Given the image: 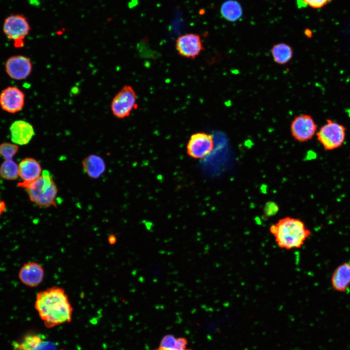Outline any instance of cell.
Masks as SVG:
<instances>
[{
    "label": "cell",
    "instance_id": "obj_1",
    "mask_svg": "<svg viewBox=\"0 0 350 350\" xmlns=\"http://www.w3.org/2000/svg\"><path fill=\"white\" fill-rule=\"evenodd\" d=\"M35 308L47 328L71 321L73 308L61 287L53 286L38 292Z\"/></svg>",
    "mask_w": 350,
    "mask_h": 350
},
{
    "label": "cell",
    "instance_id": "obj_2",
    "mask_svg": "<svg viewBox=\"0 0 350 350\" xmlns=\"http://www.w3.org/2000/svg\"><path fill=\"white\" fill-rule=\"evenodd\" d=\"M269 230L277 245L286 250L301 247L311 235L302 221L290 217L280 219L271 226Z\"/></svg>",
    "mask_w": 350,
    "mask_h": 350
},
{
    "label": "cell",
    "instance_id": "obj_3",
    "mask_svg": "<svg viewBox=\"0 0 350 350\" xmlns=\"http://www.w3.org/2000/svg\"><path fill=\"white\" fill-rule=\"evenodd\" d=\"M23 188L30 201L37 206L45 208L56 206L58 189L48 171H43L37 179Z\"/></svg>",
    "mask_w": 350,
    "mask_h": 350
},
{
    "label": "cell",
    "instance_id": "obj_4",
    "mask_svg": "<svg viewBox=\"0 0 350 350\" xmlns=\"http://www.w3.org/2000/svg\"><path fill=\"white\" fill-rule=\"evenodd\" d=\"M2 29L7 38L13 42L14 47L21 48L24 46L25 39L30 33L31 26L24 15L11 14L4 18Z\"/></svg>",
    "mask_w": 350,
    "mask_h": 350
},
{
    "label": "cell",
    "instance_id": "obj_5",
    "mask_svg": "<svg viewBox=\"0 0 350 350\" xmlns=\"http://www.w3.org/2000/svg\"><path fill=\"white\" fill-rule=\"evenodd\" d=\"M346 127L331 119L319 129L317 139L326 151H332L342 146L346 138Z\"/></svg>",
    "mask_w": 350,
    "mask_h": 350
},
{
    "label": "cell",
    "instance_id": "obj_6",
    "mask_svg": "<svg viewBox=\"0 0 350 350\" xmlns=\"http://www.w3.org/2000/svg\"><path fill=\"white\" fill-rule=\"evenodd\" d=\"M138 107L137 94L130 86H125L113 98L111 109L116 117L123 119L130 116L132 111Z\"/></svg>",
    "mask_w": 350,
    "mask_h": 350
},
{
    "label": "cell",
    "instance_id": "obj_7",
    "mask_svg": "<svg viewBox=\"0 0 350 350\" xmlns=\"http://www.w3.org/2000/svg\"><path fill=\"white\" fill-rule=\"evenodd\" d=\"M18 150V146L14 143L4 142L0 144V155L5 159L0 166V176L2 178L13 180L19 176L18 165L13 159Z\"/></svg>",
    "mask_w": 350,
    "mask_h": 350
},
{
    "label": "cell",
    "instance_id": "obj_8",
    "mask_svg": "<svg viewBox=\"0 0 350 350\" xmlns=\"http://www.w3.org/2000/svg\"><path fill=\"white\" fill-rule=\"evenodd\" d=\"M175 46L180 55L189 59H194L204 50L201 36L195 33L185 34L178 36Z\"/></svg>",
    "mask_w": 350,
    "mask_h": 350
},
{
    "label": "cell",
    "instance_id": "obj_9",
    "mask_svg": "<svg viewBox=\"0 0 350 350\" xmlns=\"http://www.w3.org/2000/svg\"><path fill=\"white\" fill-rule=\"evenodd\" d=\"M213 147V139L211 135L197 132L190 137L187 145V153L193 158L201 159L208 155Z\"/></svg>",
    "mask_w": 350,
    "mask_h": 350
},
{
    "label": "cell",
    "instance_id": "obj_10",
    "mask_svg": "<svg viewBox=\"0 0 350 350\" xmlns=\"http://www.w3.org/2000/svg\"><path fill=\"white\" fill-rule=\"evenodd\" d=\"M290 129L295 140L304 142L313 138L316 132L317 125L312 116L301 114L294 118Z\"/></svg>",
    "mask_w": 350,
    "mask_h": 350
},
{
    "label": "cell",
    "instance_id": "obj_11",
    "mask_svg": "<svg viewBox=\"0 0 350 350\" xmlns=\"http://www.w3.org/2000/svg\"><path fill=\"white\" fill-rule=\"evenodd\" d=\"M25 95L18 88L9 86L0 93V106L4 111L15 114L21 111L25 105Z\"/></svg>",
    "mask_w": 350,
    "mask_h": 350
},
{
    "label": "cell",
    "instance_id": "obj_12",
    "mask_svg": "<svg viewBox=\"0 0 350 350\" xmlns=\"http://www.w3.org/2000/svg\"><path fill=\"white\" fill-rule=\"evenodd\" d=\"M31 59L23 55H14L9 57L5 63V70L11 79L22 80L27 78L32 70Z\"/></svg>",
    "mask_w": 350,
    "mask_h": 350
},
{
    "label": "cell",
    "instance_id": "obj_13",
    "mask_svg": "<svg viewBox=\"0 0 350 350\" xmlns=\"http://www.w3.org/2000/svg\"><path fill=\"white\" fill-rule=\"evenodd\" d=\"M45 272L38 263L29 262L24 263L18 272V278L25 285L30 287L38 286L43 280Z\"/></svg>",
    "mask_w": 350,
    "mask_h": 350
},
{
    "label": "cell",
    "instance_id": "obj_14",
    "mask_svg": "<svg viewBox=\"0 0 350 350\" xmlns=\"http://www.w3.org/2000/svg\"><path fill=\"white\" fill-rule=\"evenodd\" d=\"M18 165V175L22 180L18 184L19 187L23 188L35 180L42 174L40 163L34 158H26L22 159Z\"/></svg>",
    "mask_w": 350,
    "mask_h": 350
},
{
    "label": "cell",
    "instance_id": "obj_15",
    "mask_svg": "<svg viewBox=\"0 0 350 350\" xmlns=\"http://www.w3.org/2000/svg\"><path fill=\"white\" fill-rule=\"evenodd\" d=\"M10 132L12 141L19 145L28 144L35 134L33 125L22 120L14 121L10 125Z\"/></svg>",
    "mask_w": 350,
    "mask_h": 350
},
{
    "label": "cell",
    "instance_id": "obj_16",
    "mask_svg": "<svg viewBox=\"0 0 350 350\" xmlns=\"http://www.w3.org/2000/svg\"><path fill=\"white\" fill-rule=\"evenodd\" d=\"M331 284L336 292L347 291L350 286V261L344 262L335 268L331 278Z\"/></svg>",
    "mask_w": 350,
    "mask_h": 350
},
{
    "label": "cell",
    "instance_id": "obj_17",
    "mask_svg": "<svg viewBox=\"0 0 350 350\" xmlns=\"http://www.w3.org/2000/svg\"><path fill=\"white\" fill-rule=\"evenodd\" d=\"M85 173L92 179L99 178L105 171L106 165L100 156L91 154L86 157L82 161Z\"/></svg>",
    "mask_w": 350,
    "mask_h": 350
},
{
    "label": "cell",
    "instance_id": "obj_18",
    "mask_svg": "<svg viewBox=\"0 0 350 350\" xmlns=\"http://www.w3.org/2000/svg\"><path fill=\"white\" fill-rule=\"evenodd\" d=\"M274 61L280 65L287 64L292 59L293 50L288 44L281 42L274 44L271 50Z\"/></svg>",
    "mask_w": 350,
    "mask_h": 350
},
{
    "label": "cell",
    "instance_id": "obj_19",
    "mask_svg": "<svg viewBox=\"0 0 350 350\" xmlns=\"http://www.w3.org/2000/svg\"><path fill=\"white\" fill-rule=\"evenodd\" d=\"M221 16L225 19L234 22L241 18L243 10L240 4L235 0H227L224 2L220 8Z\"/></svg>",
    "mask_w": 350,
    "mask_h": 350
},
{
    "label": "cell",
    "instance_id": "obj_20",
    "mask_svg": "<svg viewBox=\"0 0 350 350\" xmlns=\"http://www.w3.org/2000/svg\"><path fill=\"white\" fill-rule=\"evenodd\" d=\"M187 343L184 338L167 335L162 339L159 347L167 350H191L187 348Z\"/></svg>",
    "mask_w": 350,
    "mask_h": 350
},
{
    "label": "cell",
    "instance_id": "obj_21",
    "mask_svg": "<svg viewBox=\"0 0 350 350\" xmlns=\"http://www.w3.org/2000/svg\"><path fill=\"white\" fill-rule=\"evenodd\" d=\"M42 341V338L38 335H28L18 344V348L19 350H34Z\"/></svg>",
    "mask_w": 350,
    "mask_h": 350
},
{
    "label": "cell",
    "instance_id": "obj_22",
    "mask_svg": "<svg viewBox=\"0 0 350 350\" xmlns=\"http://www.w3.org/2000/svg\"><path fill=\"white\" fill-rule=\"evenodd\" d=\"M332 0H302L303 2L313 8H321Z\"/></svg>",
    "mask_w": 350,
    "mask_h": 350
},
{
    "label": "cell",
    "instance_id": "obj_23",
    "mask_svg": "<svg viewBox=\"0 0 350 350\" xmlns=\"http://www.w3.org/2000/svg\"><path fill=\"white\" fill-rule=\"evenodd\" d=\"M108 242L110 245H114L117 242V238L114 234L110 235L108 237Z\"/></svg>",
    "mask_w": 350,
    "mask_h": 350
},
{
    "label": "cell",
    "instance_id": "obj_24",
    "mask_svg": "<svg viewBox=\"0 0 350 350\" xmlns=\"http://www.w3.org/2000/svg\"><path fill=\"white\" fill-rule=\"evenodd\" d=\"M5 208V202L0 200V215L4 211Z\"/></svg>",
    "mask_w": 350,
    "mask_h": 350
},
{
    "label": "cell",
    "instance_id": "obj_25",
    "mask_svg": "<svg viewBox=\"0 0 350 350\" xmlns=\"http://www.w3.org/2000/svg\"><path fill=\"white\" fill-rule=\"evenodd\" d=\"M305 34L307 36V37H311L312 35V32L311 30H310L308 29H307L305 30Z\"/></svg>",
    "mask_w": 350,
    "mask_h": 350
},
{
    "label": "cell",
    "instance_id": "obj_26",
    "mask_svg": "<svg viewBox=\"0 0 350 350\" xmlns=\"http://www.w3.org/2000/svg\"><path fill=\"white\" fill-rule=\"evenodd\" d=\"M63 350V349H61V350Z\"/></svg>",
    "mask_w": 350,
    "mask_h": 350
},
{
    "label": "cell",
    "instance_id": "obj_27",
    "mask_svg": "<svg viewBox=\"0 0 350 350\" xmlns=\"http://www.w3.org/2000/svg\"></svg>",
    "mask_w": 350,
    "mask_h": 350
}]
</instances>
